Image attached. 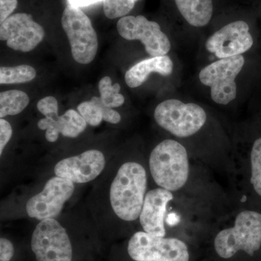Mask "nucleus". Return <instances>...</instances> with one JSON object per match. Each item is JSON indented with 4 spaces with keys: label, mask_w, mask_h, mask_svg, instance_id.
Returning a JSON list of instances; mask_svg holds the SVG:
<instances>
[{
    "label": "nucleus",
    "mask_w": 261,
    "mask_h": 261,
    "mask_svg": "<svg viewBox=\"0 0 261 261\" xmlns=\"http://www.w3.org/2000/svg\"><path fill=\"white\" fill-rule=\"evenodd\" d=\"M147 184V173L142 165L135 162L122 165L110 192L111 206L120 219L133 221L140 218Z\"/></svg>",
    "instance_id": "nucleus-1"
},
{
    "label": "nucleus",
    "mask_w": 261,
    "mask_h": 261,
    "mask_svg": "<svg viewBox=\"0 0 261 261\" xmlns=\"http://www.w3.org/2000/svg\"><path fill=\"white\" fill-rule=\"evenodd\" d=\"M149 164L151 175L161 188L174 192L186 185L190 175L188 154L179 142H161L151 152Z\"/></svg>",
    "instance_id": "nucleus-2"
},
{
    "label": "nucleus",
    "mask_w": 261,
    "mask_h": 261,
    "mask_svg": "<svg viewBox=\"0 0 261 261\" xmlns=\"http://www.w3.org/2000/svg\"><path fill=\"white\" fill-rule=\"evenodd\" d=\"M214 247L216 253L224 259L240 251L255 256L261 251V213L242 211L232 227L225 228L216 235Z\"/></svg>",
    "instance_id": "nucleus-3"
},
{
    "label": "nucleus",
    "mask_w": 261,
    "mask_h": 261,
    "mask_svg": "<svg viewBox=\"0 0 261 261\" xmlns=\"http://www.w3.org/2000/svg\"><path fill=\"white\" fill-rule=\"evenodd\" d=\"M154 117L161 128L178 137L195 135L207 120L205 111L198 105L175 99L160 103L154 110Z\"/></svg>",
    "instance_id": "nucleus-4"
},
{
    "label": "nucleus",
    "mask_w": 261,
    "mask_h": 261,
    "mask_svg": "<svg viewBox=\"0 0 261 261\" xmlns=\"http://www.w3.org/2000/svg\"><path fill=\"white\" fill-rule=\"evenodd\" d=\"M73 59L81 64L92 63L97 55L98 39L90 19L80 8L68 5L61 18Z\"/></svg>",
    "instance_id": "nucleus-5"
},
{
    "label": "nucleus",
    "mask_w": 261,
    "mask_h": 261,
    "mask_svg": "<svg viewBox=\"0 0 261 261\" xmlns=\"http://www.w3.org/2000/svg\"><path fill=\"white\" fill-rule=\"evenodd\" d=\"M128 252L135 261H189L186 244L176 238H165L138 231L128 242Z\"/></svg>",
    "instance_id": "nucleus-6"
},
{
    "label": "nucleus",
    "mask_w": 261,
    "mask_h": 261,
    "mask_svg": "<svg viewBox=\"0 0 261 261\" xmlns=\"http://www.w3.org/2000/svg\"><path fill=\"white\" fill-rule=\"evenodd\" d=\"M245 58L242 56L222 58L211 63L199 73L201 83L211 88L213 100L219 105H227L237 97L235 82L243 69Z\"/></svg>",
    "instance_id": "nucleus-7"
},
{
    "label": "nucleus",
    "mask_w": 261,
    "mask_h": 261,
    "mask_svg": "<svg viewBox=\"0 0 261 261\" xmlns=\"http://www.w3.org/2000/svg\"><path fill=\"white\" fill-rule=\"evenodd\" d=\"M32 251L37 261H71V243L65 228L55 219L43 220L32 238Z\"/></svg>",
    "instance_id": "nucleus-8"
},
{
    "label": "nucleus",
    "mask_w": 261,
    "mask_h": 261,
    "mask_svg": "<svg viewBox=\"0 0 261 261\" xmlns=\"http://www.w3.org/2000/svg\"><path fill=\"white\" fill-rule=\"evenodd\" d=\"M117 30L126 40H140L151 57L166 56L171 49L169 39L159 24L142 15L123 17L117 23Z\"/></svg>",
    "instance_id": "nucleus-9"
},
{
    "label": "nucleus",
    "mask_w": 261,
    "mask_h": 261,
    "mask_svg": "<svg viewBox=\"0 0 261 261\" xmlns=\"http://www.w3.org/2000/svg\"><path fill=\"white\" fill-rule=\"evenodd\" d=\"M73 191V182L58 176L51 178L40 193L29 199L25 207L27 214L40 221L56 219Z\"/></svg>",
    "instance_id": "nucleus-10"
},
{
    "label": "nucleus",
    "mask_w": 261,
    "mask_h": 261,
    "mask_svg": "<svg viewBox=\"0 0 261 261\" xmlns=\"http://www.w3.org/2000/svg\"><path fill=\"white\" fill-rule=\"evenodd\" d=\"M42 25L27 13H15L1 23L0 39L14 50L28 53L35 49L44 39Z\"/></svg>",
    "instance_id": "nucleus-11"
},
{
    "label": "nucleus",
    "mask_w": 261,
    "mask_h": 261,
    "mask_svg": "<svg viewBox=\"0 0 261 261\" xmlns=\"http://www.w3.org/2000/svg\"><path fill=\"white\" fill-rule=\"evenodd\" d=\"M253 45L250 27L243 20L227 24L207 39L205 48L220 59L241 56Z\"/></svg>",
    "instance_id": "nucleus-12"
},
{
    "label": "nucleus",
    "mask_w": 261,
    "mask_h": 261,
    "mask_svg": "<svg viewBox=\"0 0 261 261\" xmlns=\"http://www.w3.org/2000/svg\"><path fill=\"white\" fill-rule=\"evenodd\" d=\"M106 159L97 149L86 151L80 155L62 160L55 167L56 176L73 183L83 184L92 181L104 169Z\"/></svg>",
    "instance_id": "nucleus-13"
},
{
    "label": "nucleus",
    "mask_w": 261,
    "mask_h": 261,
    "mask_svg": "<svg viewBox=\"0 0 261 261\" xmlns=\"http://www.w3.org/2000/svg\"><path fill=\"white\" fill-rule=\"evenodd\" d=\"M173 199L171 191L161 187L146 194L140 215V224L144 231L153 236L165 237V216L168 202Z\"/></svg>",
    "instance_id": "nucleus-14"
},
{
    "label": "nucleus",
    "mask_w": 261,
    "mask_h": 261,
    "mask_svg": "<svg viewBox=\"0 0 261 261\" xmlns=\"http://www.w3.org/2000/svg\"><path fill=\"white\" fill-rule=\"evenodd\" d=\"M173 63L168 56L152 57L133 65L127 70L125 81L130 88H136L145 83L150 73L169 75L173 73Z\"/></svg>",
    "instance_id": "nucleus-15"
},
{
    "label": "nucleus",
    "mask_w": 261,
    "mask_h": 261,
    "mask_svg": "<svg viewBox=\"0 0 261 261\" xmlns=\"http://www.w3.org/2000/svg\"><path fill=\"white\" fill-rule=\"evenodd\" d=\"M37 108L45 116L38 122V127L41 130H46L45 137L48 142H56L63 127V116H58V100L51 96L42 98L38 102Z\"/></svg>",
    "instance_id": "nucleus-16"
},
{
    "label": "nucleus",
    "mask_w": 261,
    "mask_h": 261,
    "mask_svg": "<svg viewBox=\"0 0 261 261\" xmlns=\"http://www.w3.org/2000/svg\"><path fill=\"white\" fill-rule=\"evenodd\" d=\"M185 20L195 27L207 25L214 13L213 0H174Z\"/></svg>",
    "instance_id": "nucleus-17"
},
{
    "label": "nucleus",
    "mask_w": 261,
    "mask_h": 261,
    "mask_svg": "<svg viewBox=\"0 0 261 261\" xmlns=\"http://www.w3.org/2000/svg\"><path fill=\"white\" fill-rule=\"evenodd\" d=\"M29 97L20 90H9L0 93V118L19 114L28 106Z\"/></svg>",
    "instance_id": "nucleus-18"
},
{
    "label": "nucleus",
    "mask_w": 261,
    "mask_h": 261,
    "mask_svg": "<svg viewBox=\"0 0 261 261\" xmlns=\"http://www.w3.org/2000/svg\"><path fill=\"white\" fill-rule=\"evenodd\" d=\"M37 71L33 67L27 65L14 67H1L0 68V84H23L34 80Z\"/></svg>",
    "instance_id": "nucleus-19"
},
{
    "label": "nucleus",
    "mask_w": 261,
    "mask_h": 261,
    "mask_svg": "<svg viewBox=\"0 0 261 261\" xmlns=\"http://www.w3.org/2000/svg\"><path fill=\"white\" fill-rule=\"evenodd\" d=\"M99 94L100 99L106 107L114 108L123 106L125 98L121 93V86L119 84H112V80L109 76L103 77L99 81Z\"/></svg>",
    "instance_id": "nucleus-20"
},
{
    "label": "nucleus",
    "mask_w": 261,
    "mask_h": 261,
    "mask_svg": "<svg viewBox=\"0 0 261 261\" xmlns=\"http://www.w3.org/2000/svg\"><path fill=\"white\" fill-rule=\"evenodd\" d=\"M62 116L63 123L61 135L64 137L75 138L85 130L87 123L75 110H68Z\"/></svg>",
    "instance_id": "nucleus-21"
},
{
    "label": "nucleus",
    "mask_w": 261,
    "mask_h": 261,
    "mask_svg": "<svg viewBox=\"0 0 261 261\" xmlns=\"http://www.w3.org/2000/svg\"><path fill=\"white\" fill-rule=\"evenodd\" d=\"M78 111L90 126H99L103 120L102 102L99 97H94L90 101L81 103Z\"/></svg>",
    "instance_id": "nucleus-22"
},
{
    "label": "nucleus",
    "mask_w": 261,
    "mask_h": 261,
    "mask_svg": "<svg viewBox=\"0 0 261 261\" xmlns=\"http://www.w3.org/2000/svg\"><path fill=\"white\" fill-rule=\"evenodd\" d=\"M250 183L254 191L261 197V137L252 145L250 152Z\"/></svg>",
    "instance_id": "nucleus-23"
},
{
    "label": "nucleus",
    "mask_w": 261,
    "mask_h": 261,
    "mask_svg": "<svg viewBox=\"0 0 261 261\" xmlns=\"http://www.w3.org/2000/svg\"><path fill=\"white\" fill-rule=\"evenodd\" d=\"M138 1L140 0H104L105 15L109 19L123 18L133 10Z\"/></svg>",
    "instance_id": "nucleus-24"
},
{
    "label": "nucleus",
    "mask_w": 261,
    "mask_h": 261,
    "mask_svg": "<svg viewBox=\"0 0 261 261\" xmlns=\"http://www.w3.org/2000/svg\"><path fill=\"white\" fill-rule=\"evenodd\" d=\"M13 135V129L9 123L6 120L1 118L0 120V154L3 152L5 146L9 142Z\"/></svg>",
    "instance_id": "nucleus-25"
},
{
    "label": "nucleus",
    "mask_w": 261,
    "mask_h": 261,
    "mask_svg": "<svg viewBox=\"0 0 261 261\" xmlns=\"http://www.w3.org/2000/svg\"><path fill=\"white\" fill-rule=\"evenodd\" d=\"M18 6V0H0V22L3 23Z\"/></svg>",
    "instance_id": "nucleus-26"
},
{
    "label": "nucleus",
    "mask_w": 261,
    "mask_h": 261,
    "mask_svg": "<svg viewBox=\"0 0 261 261\" xmlns=\"http://www.w3.org/2000/svg\"><path fill=\"white\" fill-rule=\"evenodd\" d=\"M14 255V247L10 240H0V261H10Z\"/></svg>",
    "instance_id": "nucleus-27"
},
{
    "label": "nucleus",
    "mask_w": 261,
    "mask_h": 261,
    "mask_svg": "<svg viewBox=\"0 0 261 261\" xmlns=\"http://www.w3.org/2000/svg\"><path fill=\"white\" fill-rule=\"evenodd\" d=\"M103 120L108 123H119L121 120V115L117 111H114L113 108L106 107L102 103Z\"/></svg>",
    "instance_id": "nucleus-28"
},
{
    "label": "nucleus",
    "mask_w": 261,
    "mask_h": 261,
    "mask_svg": "<svg viewBox=\"0 0 261 261\" xmlns=\"http://www.w3.org/2000/svg\"><path fill=\"white\" fill-rule=\"evenodd\" d=\"M101 1H104V0H68V4L76 8L89 6Z\"/></svg>",
    "instance_id": "nucleus-29"
}]
</instances>
